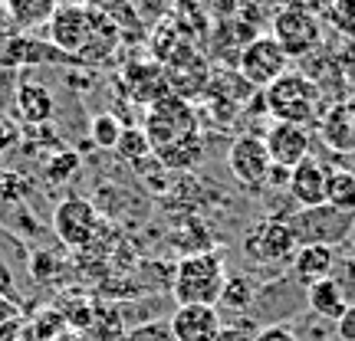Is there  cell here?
I'll return each instance as SVG.
<instances>
[{"mask_svg": "<svg viewBox=\"0 0 355 341\" xmlns=\"http://www.w3.org/2000/svg\"><path fill=\"white\" fill-rule=\"evenodd\" d=\"M227 286V269L217 253H191L178 259L171 292L178 305H217Z\"/></svg>", "mask_w": 355, "mask_h": 341, "instance_id": "6da1fadb", "label": "cell"}, {"mask_svg": "<svg viewBox=\"0 0 355 341\" xmlns=\"http://www.w3.org/2000/svg\"><path fill=\"white\" fill-rule=\"evenodd\" d=\"M263 102L273 122L309 128L319 115V86L303 73H286L270 89H263Z\"/></svg>", "mask_w": 355, "mask_h": 341, "instance_id": "7a4b0ae2", "label": "cell"}, {"mask_svg": "<svg viewBox=\"0 0 355 341\" xmlns=\"http://www.w3.org/2000/svg\"><path fill=\"white\" fill-rule=\"evenodd\" d=\"M145 135L152 141V154L168 148V145H178V141L191 138V135H201L198 131V112L188 99H178L175 92L158 99L148 105L145 112Z\"/></svg>", "mask_w": 355, "mask_h": 341, "instance_id": "3957f363", "label": "cell"}, {"mask_svg": "<svg viewBox=\"0 0 355 341\" xmlns=\"http://www.w3.org/2000/svg\"><path fill=\"white\" fill-rule=\"evenodd\" d=\"M270 37L277 39L286 56H309L322 39V20H319L316 7H306V3H290V7H279L273 13V30Z\"/></svg>", "mask_w": 355, "mask_h": 341, "instance_id": "277c9868", "label": "cell"}, {"mask_svg": "<svg viewBox=\"0 0 355 341\" xmlns=\"http://www.w3.org/2000/svg\"><path fill=\"white\" fill-rule=\"evenodd\" d=\"M237 66H241V76L250 89H270L279 76L290 73V56L283 53L277 39L266 33V37L247 39Z\"/></svg>", "mask_w": 355, "mask_h": 341, "instance_id": "5b68a950", "label": "cell"}, {"mask_svg": "<svg viewBox=\"0 0 355 341\" xmlns=\"http://www.w3.org/2000/svg\"><path fill=\"white\" fill-rule=\"evenodd\" d=\"M355 214H339L332 207H316V210H300L290 216V227L296 233L300 246H332L345 240V233L352 230Z\"/></svg>", "mask_w": 355, "mask_h": 341, "instance_id": "8992f818", "label": "cell"}, {"mask_svg": "<svg viewBox=\"0 0 355 341\" xmlns=\"http://www.w3.org/2000/svg\"><path fill=\"white\" fill-rule=\"evenodd\" d=\"M53 230H56V237L69 250L89 246L96 240V233H99V210H96V203L86 201V197H66V201H60L56 210H53Z\"/></svg>", "mask_w": 355, "mask_h": 341, "instance_id": "52a82bcc", "label": "cell"}, {"mask_svg": "<svg viewBox=\"0 0 355 341\" xmlns=\"http://www.w3.org/2000/svg\"><path fill=\"white\" fill-rule=\"evenodd\" d=\"M227 171L241 184H247V187L266 184L270 174H273V161H270V151H266L263 138H257V135L234 138V145L227 148Z\"/></svg>", "mask_w": 355, "mask_h": 341, "instance_id": "ba28073f", "label": "cell"}, {"mask_svg": "<svg viewBox=\"0 0 355 341\" xmlns=\"http://www.w3.org/2000/svg\"><path fill=\"white\" fill-rule=\"evenodd\" d=\"M92 7H76V3H63V7H56L50 17V39L60 46L63 53H83L89 50V43H92Z\"/></svg>", "mask_w": 355, "mask_h": 341, "instance_id": "9c48e42d", "label": "cell"}, {"mask_svg": "<svg viewBox=\"0 0 355 341\" xmlns=\"http://www.w3.org/2000/svg\"><path fill=\"white\" fill-rule=\"evenodd\" d=\"M243 250H247V256H254L257 263H283V259L296 256L300 243H296V233H293L290 220L273 216V220H263L243 240Z\"/></svg>", "mask_w": 355, "mask_h": 341, "instance_id": "30bf717a", "label": "cell"}, {"mask_svg": "<svg viewBox=\"0 0 355 341\" xmlns=\"http://www.w3.org/2000/svg\"><path fill=\"white\" fill-rule=\"evenodd\" d=\"M263 145L270 151V161L279 171H293L296 165H303L306 158L313 154L309 148V128L303 125H283V122H273V128L263 135Z\"/></svg>", "mask_w": 355, "mask_h": 341, "instance_id": "8fae6325", "label": "cell"}, {"mask_svg": "<svg viewBox=\"0 0 355 341\" xmlns=\"http://www.w3.org/2000/svg\"><path fill=\"white\" fill-rule=\"evenodd\" d=\"M168 329L175 341H217L224 325L214 305H178L168 318Z\"/></svg>", "mask_w": 355, "mask_h": 341, "instance_id": "7c38bea8", "label": "cell"}, {"mask_svg": "<svg viewBox=\"0 0 355 341\" xmlns=\"http://www.w3.org/2000/svg\"><path fill=\"white\" fill-rule=\"evenodd\" d=\"M329 171L316 154H309L303 165H296L290 171V197L303 210H316V207H326V184H329Z\"/></svg>", "mask_w": 355, "mask_h": 341, "instance_id": "4fadbf2b", "label": "cell"}, {"mask_svg": "<svg viewBox=\"0 0 355 341\" xmlns=\"http://www.w3.org/2000/svg\"><path fill=\"white\" fill-rule=\"evenodd\" d=\"M319 135L332 151L349 154L355 151V102H339L319 122Z\"/></svg>", "mask_w": 355, "mask_h": 341, "instance_id": "5bb4252c", "label": "cell"}, {"mask_svg": "<svg viewBox=\"0 0 355 341\" xmlns=\"http://www.w3.org/2000/svg\"><path fill=\"white\" fill-rule=\"evenodd\" d=\"M336 259L339 256H336L332 246H300L296 256H293V276L309 289V286H316L322 279H332Z\"/></svg>", "mask_w": 355, "mask_h": 341, "instance_id": "9a60e30c", "label": "cell"}, {"mask_svg": "<svg viewBox=\"0 0 355 341\" xmlns=\"http://www.w3.org/2000/svg\"><path fill=\"white\" fill-rule=\"evenodd\" d=\"M17 115L30 128L46 125L53 118V95L46 92V86H40V82H20L17 86Z\"/></svg>", "mask_w": 355, "mask_h": 341, "instance_id": "2e32d148", "label": "cell"}, {"mask_svg": "<svg viewBox=\"0 0 355 341\" xmlns=\"http://www.w3.org/2000/svg\"><path fill=\"white\" fill-rule=\"evenodd\" d=\"M306 302H309V312L319 318H329V322H339L345 308H349V299L343 295V289L336 286V279H322L316 286L306 289Z\"/></svg>", "mask_w": 355, "mask_h": 341, "instance_id": "e0dca14e", "label": "cell"}, {"mask_svg": "<svg viewBox=\"0 0 355 341\" xmlns=\"http://www.w3.org/2000/svg\"><path fill=\"white\" fill-rule=\"evenodd\" d=\"M204 158V138L201 135H191V138L178 141V145H168L162 151H155V161L165 167V171H191L198 167Z\"/></svg>", "mask_w": 355, "mask_h": 341, "instance_id": "ac0fdd59", "label": "cell"}, {"mask_svg": "<svg viewBox=\"0 0 355 341\" xmlns=\"http://www.w3.org/2000/svg\"><path fill=\"white\" fill-rule=\"evenodd\" d=\"M326 207L339 210V214H355V174L352 171H329V184H326Z\"/></svg>", "mask_w": 355, "mask_h": 341, "instance_id": "d6986e66", "label": "cell"}, {"mask_svg": "<svg viewBox=\"0 0 355 341\" xmlns=\"http://www.w3.org/2000/svg\"><path fill=\"white\" fill-rule=\"evenodd\" d=\"M56 3H30V0H20V3H7V13H10V24L20 26V30H33V26L50 24Z\"/></svg>", "mask_w": 355, "mask_h": 341, "instance_id": "ffe728a7", "label": "cell"}, {"mask_svg": "<svg viewBox=\"0 0 355 341\" xmlns=\"http://www.w3.org/2000/svg\"><path fill=\"white\" fill-rule=\"evenodd\" d=\"M119 158H125L132 165H141L145 158H152V141L145 135V128H135V125H125L122 128V138L115 145Z\"/></svg>", "mask_w": 355, "mask_h": 341, "instance_id": "44dd1931", "label": "cell"}, {"mask_svg": "<svg viewBox=\"0 0 355 341\" xmlns=\"http://www.w3.org/2000/svg\"><path fill=\"white\" fill-rule=\"evenodd\" d=\"M122 128L125 125H122L112 112H99V115H92V122H89V138H92V145L115 151V145L122 138Z\"/></svg>", "mask_w": 355, "mask_h": 341, "instance_id": "7402d4cb", "label": "cell"}, {"mask_svg": "<svg viewBox=\"0 0 355 341\" xmlns=\"http://www.w3.org/2000/svg\"><path fill=\"white\" fill-rule=\"evenodd\" d=\"M322 26L332 24L343 37L355 39V0H339V3H329V7H316Z\"/></svg>", "mask_w": 355, "mask_h": 341, "instance_id": "603a6c76", "label": "cell"}, {"mask_svg": "<svg viewBox=\"0 0 355 341\" xmlns=\"http://www.w3.org/2000/svg\"><path fill=\"white\" fill-rule=\"evenodd\" d=\"M220 302H227L230 308H247V305L254 302V282L247 276H227V286H224V295H220Z\"/></svg>", "mask_w": 355, "mask_h": 341, "instance_id": "cb8c5ba5", "label": "cell"}, {"mask_svg": "<svg viewBox=\"0 0 355 341\" xmlns=\"http://www.w3.org/2000/svg\"><path fill=\"white\" fill-rule=\"evenodd\" d=\"M76 171H79V154L76 151H60L46 161V177H50L53 184H66Z\"/></svg>", "mask_w": 355, "mask_h": 341, "instance_id": "d4e9b609", "label": "cell"}, {"mask_svg": "<svg viewBox=\"0 0 355 341\" xmlns=\"http://www.w3.org/2000/svg\"><path fill=\"white\" fill-rule=\"evenodd\" d=\"M332 279L336 286L343 289V295H355V256H339L336 259V269H332Z\"/></svg>", "mask_w": 355, "mask_h": 341, "instance_id": "484cf974", "label": "cell"}, {"mask_svg": "<svg viewBox=\"0 0 355 341\" xmlns=\"http://www.w3.org/2000/svg\"><path fill=\"white\" fill-rule=\"evenodd\" d=\"M128 341H175L171 338V329L168 322H152V325H139L135 331H128Z\"/></svg>", "mask_w": 355, "mask_h": 341, "instance_id": "4316f807", "label": "cell"}, {"mask_svg": "<svg viewBox=\"0 0 355 341\" xmlns=\"http://www.w3.org/2000/svg\"><path fill=\"white\" fill-rule=\"evenodd\" d=\"M250 341H300V338H296V331L286 329V325H266V329H260Z\"/></svg>", "mask_w": 355, "mask_h": 341, "instance_id": "83f0119b", "label": "cell"}, {"mask_svg": "<svg viewBox=\"0 0 355 341\" xmlns=\"http://www.w3.org/2000/svg\"><path fill=\"white\" fill-rule=\"evenodd\" d=\"M336 335H339V341H355V302H349V308L339 315Z\"/></svg>", "mask_w": 355, "mask_h": 341, "instance_id": "f1b7e54d", "label": "cell"}, {"mask_svg": "<svg viewBox=\"0 0 355 341\" xmlns=\"http://www.w3.org/2000/svg\"><path fill=\"white\" fill-rule=\"evenodd\" d=\"M17 318H20V305L0 292V331L10 329V325H17Z\"/></svg>", "mask_w": 355, "mask_h": 341, "instance_id": "f546056e", "label": "cell"}, {"mask_svg": "<svg viewBox=\"0 0 355 341\" xmlns=\"http://www.w3.org/2000/svg\"><path fill=\"white\" fill-rule=\"evenodd\" d=\"M13 141H17V131H13V125L0 118V151H3V148H10Z\"/></svg>", "mask_w": 355, "mask_h": 341, "instance_id": "4dcf8cb0", "label": "cell"}, {"mask_svg": "<svg viewBox=\"0 0 355 341\" xmlns=\"http://www.w3.org/2000/svg\"><path fill=\"white\" fill-rule=\"evenodd\" d=\"M56 341H86V338H83L79 331H69V329H66V331H63V335H60V338H56Z\"/></svg>", "mask_w": 355, "mask_h": 341, "instance_id": "1f68e13d", "label": "cell"}, {"mask_svg": "<svg viewBox=\"0 0 355 341\" xmlns=\"http://www.w3.org/2000/svg\"><path fill=\"white\" fill-rule=\"evenodd\" d=\"M112 341H128V335H119V338H112Z\"/></svg>", "mask_w": 355, "mask_h": 341, "instance_id": "d6a6232c", "label": "cell"}, {"mask_svg": "<svg viewBox=\"0 0 355 341\" xmlns=\"http://www.w3.org/2000/svg\"><path fill=\"white\" fill-rule=\"evenodd\" d=\"M352 256H355V253H352Z\"/></svg>", "mask_w": 355, "mask_h": 341, "instance_id": "836d02e7", "label": "cell"}]
</instances>
